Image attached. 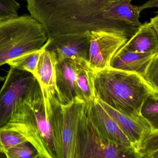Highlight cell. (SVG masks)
I'll list each match as a JSON object with an SVG mask.
<instances>
[{
	"mask_svg": "<svg viewBox=\"0 0 158 158\" xmlns=\"http://www.w3.org/2000/svg\"><path fill=\"white\" fill-rule=\"evenodd\" d=\"M26 1L30 15L42 25L48 38L101 30L125 31L133 35L137 29L107 18L106 9L122 0Z\"/></svg>",
	"mask_w": 158,
	"mask_h": 158,
	"instance_id": "obj_1",
	"label": "cell"
},
{
	"mask_svg": "<svg viewBox=\"0 0 158 158\" xmlns=\"http://www.w3.org/2000/svg\"><path fill=\"white\" fill-rule=\"evenodd\" d=\"M95 98L131 117H142V105L154 91L142 76L109 66L94 72Z\"/></svg>",
	"mask_w": 158,
	"mask_h": 158,
	"instance_id": "obj_2",
	"label": "cell"
},
{
	"mask_svg": "<svg viewBox=\"0 0 158 158\" xmlns=\"http://www.w3.org/2000/svg\"><path fill=\"white\" fill-rule=\"evenodd\" d=\"M2 128L23 135L35 147L39 158H56L43 95L37 80L17 101L9 121Z\"/></svg>",
	"mask_w": 158,
	"mask_h": 158,
	"instance_id": "obj_3",
	"label": "cell"
},
{
	"mask_svg": "<svg viewBox=\"0 0 158 158\" xmlns=\"http://www.w3.org/2000/svg\"><path fill=\"white\" fill-rule=\"evenodd\" d=\"M56 158H79L80 128L85 102L77 98L61 104L56 90L41 89Z\"/></svg>",
	"mask_w": 158,
	"mask_h": 158,
	"instance_id": "obj_4",
	"label": "cell"
},
{
	"mask_svg": "<svg viewBox=\"0 0 158 158\" xmlns=\"http://www.w3.org/2000/svg\"><path fill=\"white\" fill-rule=\"evenodd\" d=\"M41 23L24 15L0 23V67L11 59L39 50L48 40Z\"/></svg>",
	"mask_w": 158,
	"mask_h": 158,
	"instance_id": "obj_5",
	"label": "cell"
},
{
	"mask_svg": "<svg viewBox=\"0 0 158 158\" xmlns=\"http://www.w3.org/2000/svg\"><path fill=\"white\" fill-rule=\"evenodd\" d=\"M85 103L81 120L79 158H143L134 147L117 143L101 134L91 122Z\"/></svg>",
	"mask_w": 158,
	"mask_h": 158,
	"instance_id": "obj_6",
	"label": "cell"
},
{
	"mask_svg": "<svg viewBox=\"0 0 158 158\" xmlns=\"http://www.w3.org/2000/svg\"><path fill=\"white\" fill-rule=\"evenodd\" d=\"M132 34L125 31H93L90 32L89 61L94 70L110 66L111 59Z\"/></svg>",
	"mask_w": 158,
	"mask_h": 158,
	"instance_id": "obj_7",
	"label": "cell"
},
{
	"mask_svg": "<svg viewBox=\"0 0 158 158\" xmlns=\"http://www.w3.org/2000/svg\"><path fill=\"white\" fill-rule=\"evenodd\" d=\"M37 81L30 72L10 67L0 90V129L8 122L15 104Z\"/></svg>",
	"mask_w": 158,
	"mask_h": 158,
	"instance_id": "obj_8",
	"label": "cell"
},
{
	"mask_svg": "<svg viewBox=\"0 0 158 158\" xmlns=\"http://www.w3.org/2000/svg\"><path fill=\"white\" fill-rule=\"evenodd\" d=\"M82 59L67 58L58 61L56 67V90L57 98L61 104H69L77 98L78 71Z\"/></svg>",
	"mask_w": 158,
	"mask_h": 158,
	"instance_id": "obj_9",
	"label": "cell"
},
{
	"mask_svg": "<svg viewBox=\"0 0 158 158\" xmlns=\"http://www.w3.org/2000/svg\"><path fill=\"white\" fill-rule=\"evenodd\" d=\"M90 32L53 38L46 49L54 51L58 61L67 58H81L88 60Z\"/></svg>",
	"mask_w": 158,
	"mask_h": 158,
	"instance_id": "obj_10",
	"label": "cell"
},
{
	"mask_svg": "<svg viewBox=\"0 0 158 158\" xmlns=\"http://www.w3.org/2000/svg\"><path fill=\"white\" fill-rule=\"evenodd\" d=\"M97 100L127 136L134 147L138 151L142 142L152 131L149 123L143 117L139 118L131 117L112 108L98 99Z\"/></svg>",
	"mask_w": 158,
	"mask_h": 158,
	"instance_id": "obj_11",
	"label": "cell"
},
{
	"mask_svg": "<svg viewBox=\"0 0 158 158\" xmlns=\"http://www.w3.org/2000/svg\"><path fill=\"white\" fill-rule=\"evenodd\" d=\"M85 106L91 122L101 134L117 143L134 147L127 136L102 107L96 98L86 102Z\"/></svg>",
	"mask_w": 158,
	"mask_h": 158,
	"instance_id": "obj_12",
	"label": "cell"
},
{
	"mask_svg": "<svg viewBox=\"0 0 158 158\" xmlns=\"http://www.w3.org/2000/svg\"><path fill=\"white\" fill-rule=\"evenodd\" d=\"M52 38H48L40 55L34 76L41 89L56 90V67L58 60L54 51L46 49Z\"/></svg>",
	"mask_w": 158,
	"mask_h": 158,
	"instance_id": "obj_13",
	"label": "cell"
},
{
	"mask_svg": "<svg viewBox=\"0 0 158 158\" xmlns=\"http://www.w3.org/2000/svg\"><path fill=\"white\" fill-rule=\"evenodd\" d=\"M129 51L142 53H158V35L149 21L142 24L123 45Z\"/></svg>",
	"mask_w": 158,
	"mask_h": 158,
	"instance_id": "obj_14",
	"label": "cell"
},
{
	"mask_svg": "<svg viewBox=\"0 0 158 158\" xmlns=\"http://www.w3.org/2000/svg\"><path fill=\"white\" fill-rule=\"evenodd\" d=\"M155 54L132 52L123 46L111 59L110 66L124 71L135 72L143 77L148 64Z\"/></svg>",
	"mask_w": 158,
	"mask_h": 158,
	"instance_id": "obj_15",
	"label": "cell"
},
{
	"mask_svg": "<svg viewBox=\"0 0 158 158\" xmlns=\"http://www.w3.org/2000/svg\"><path fill=\"white\" fill-rule=\"evenodd\" d=\"M131 1L122 0L112 4L106 9L107 18L139 28L142 24L139 20L142 10L139 6L133 5Z\"/></svg>",
	"mask_w": 158,
	"mask_h": 158,
	"instance_id": "obj_16",
	"label": "cell"
},
{
	"mask_svg": "<svg viewBox=\"0 0 158 158\" xmlns=\"http://www.w3.org/2000/svg\"><path fill=\"white\" fill-rule=\"evenodd\" d=\"M94 72V69L90 66L88 60L82 59L78 71L77 97L85 102L95 98Z\"/></svg>",
	"mask_w": 158,
	"mask_h": 158,
	"instance_id": "obj_17",
	"label": "cell"
},
{
	"mask_svg": "<svg viewBox=\"0 0 158 158\" xmlns=\"http://www.w3.org/2000/svg\"><path fill=\"white\" fill-rule=\"evenodd\" d=\"M43 46L39 50L26 53L11 59L7 62V64L10 67L28 71L34 75Z\"/></svg>",
	"mask_w": 158,
	"mask_h": 158,
	"instance_id": "obj_18",
	"label": "cell"
},
{
	"mask_svg": "<svg viewBox=\"0 0 158 158\" xmlns=\"http://www.w3.org/2000/svg\"><path fill=\"white\" fill-rule=\"evenodd\" d=\"M141 115L151 126L158 130V92L153 91L142 105Z\"/></svg>",
	"mask_w": 158,
	"mask_h": 158,
	"instance_id": "obj_19",
	"label": "cell"
},
{
	"mask_svg": "<svg viewBox=\"0 0 158 158\" xmlns=\"http://www.w3.org/2000/svg\"><path fill=\"white\" fill-rule=\"evenodd\" d=\"M27 142L23 135L15 131L0 129V148L2 154L11 147Z\"/></svg>",
	"mask_w": 158,
	"mask_h": 158,
	"instance_id": "obj_20",
	"label": "cell"
},
{
	"mask_svg": "<svg viewBox=\"0 0 158 158\" xmlns=\"http://www.w3.org/2000/svg\"><path fill=\"white\" fill-rule=\"evenodd\" d=\"M3 154L7 158H39L37 150L28 142L11 147Z\"/></svg>",
	"mask_w": 158,
	"mask_h": 158,
	"instance_id": "obj_21",
	"label": "cell"
},
{
	"mask_svg": "<svg viewBox=\"0 0 158 158\" xmlns=\"http://www.w3.org/2000/svg\"><path fill=\"white\" fill-rule=\"evenodd\" d=\"M143 78L154 91L158 92V53L148 64Z\"/></svg>",
	"mask_w": 158,
	"mask_h": 158,
	"instance_id": "obj_22",
	"label": "cell"
},
{
	"mask_svg": "<svg viewBox=\"0 0 158 158\" xmlns=\"http://www.w3.org/2000/svg\"><path fill=\"white\" fill-rule=\"evenodd\" d=\"M20 7L16 0H0V23L18 17Z\"/></svg>",
	"mask_w": 158,
	"mask_h": 158,
	"instance_id": "obj_23",
	"label": "cell"
},
{
	"mask_svg": "<svg viewBox=\"0 0 158 158\" xmlns=\"http://www.w3.org/2000/svg\"><path fill=\"white\" fill-rule=\"evenodd\" d=\"M158 149V130H152L142 142L138 151L143 158Z\"/></svg>",
	"mask_w": 158,
	"mask_h": 158,
	"instance_id": "obj_24",
	"label": "cell"
},
{
	"mask_svg": "<svg viewBox=\"0 0 158 158\" xmlns=\"http://www.w3.org/2000/svg\"><path fill=\"white\" fill-rule=\"evenodd\" d=\"M139 7L142 11L143 9L154 8V7L157 8L158 9V0H148V1L143 4L142 5L140 6ZM156 13L158 14V10Z\"/></svg>",
	"mask_w": 158,
	"mask_h": 158,
	"instance_id": "obj_25",
	"label": "cell"
},
{
	"mask_svg": "<svg viewBox=\"0 0 158 158\" xmlns=\"http://www.w3.org/2000/svg\"><path fill=\"white\" fill-rule=\"evenodd\" d=\"M150 22L152 23V25L156 29L158 35V14L156 16L151 18L150 19Z\"/></svg>",
	"mask_w": 158,
	"mask_h": 158,
	"instance_id": "obj_26",
	"label": "cell"
},
{
	"mask_svg": "<svg viewBox=\"0 0 158 158\" xmlns=\"http://www.w3.org/2000/svg\"><path fill=\"white\" fill-rule=\"evenodd\" d=\"M147 158H158V149L148 155Z\"/></svg>",
	"mask_w": 158,
	"mask_h": 158,
	"instance_id": "obj_27",
	"label": "cell"
},
{
	"mask_svg": "<svg viewBox=\"0 0 158 158\" xmlns=\"http://www.w3.org/2000/svg\"><path fill=\"white\" fill-rule=\"evenodd\" d=\"M3 155H4L3 154H2V152H1V148H0V157H1L3 156Z\"/></svg>",
	"mask_w": 158,
	"mask_h": 158,
	"instance_id": "obj_28",
	"label": "cell"
}]
</instances>
